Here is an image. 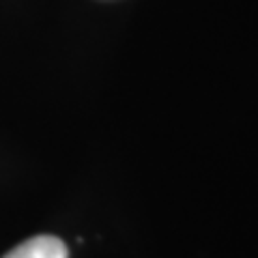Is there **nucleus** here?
I'll list each match as a JSON object with an SVG mask.
<instances>
[{"label": "nucleus", "mask_w": 258, "mask_h": 258, "mask_svg": "<svg viewBox=\"0 0 258 258\" xmlns=\"http://www.w3.org/2000/svg\"><path fill=\"white\" fill-rule=\"evenodd\" d=\"M67 256H69L67 245L58 237L39 235L22 241L20 245H15L3 258H67Z\"/></svg>", "instance_id": "1"}]
</instances>
